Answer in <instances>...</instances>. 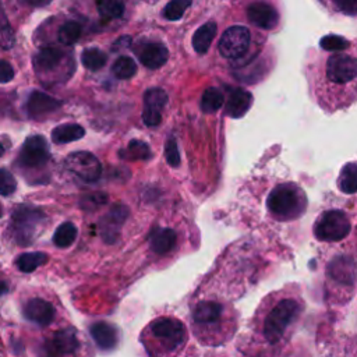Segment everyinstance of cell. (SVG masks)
Here are the masks:
<instances>
[{
  "mask_svg": "<svg viewBox=\"0 0 357 357\" xmlns=\"http://www.w3.org/2000/svg\"><path fill=\"white\" fill-rule=\"evenodd\" d=\"M167 103V93L160 88H149L144 93L142 121L146 127H156L162 121V110Z\"/></svg>",
  "mask_w": 357,
  "mask_h": 357,
  "instance_id": "cell-13",
  "label": "cell"
},
{
  "mask_svg": "<svg viewBox=\"0 0 357 357\" xmlns=\"http://www.w3.org/2000/svg\"><path fill=\"white\" fill-rule=\"evenodd\" d=\"M60 106H61L60 100L40 91H32L25 103L26 113L31 119H42L56 112Z\"/></svg>",
  "mask_w": 357,
  "mask_h": 357,
  "instance_id": "cell-15",
  "label": "cell"
},
{
  "mask_svg": "<svg viewBox=\"0 0 357 357\" xmlns=\"http://www.w3.org/2000/svg\"><path fill=\"white\" fill-rule=\"evenodd\" d=\"M319 45L324 50L328 52H340L349 47L350 42L339 35H326L319 40Z\"/></svg>",
  "mask_w": 357,
  "mask_h": 357,
  "instance_id": "cell-35",
  "label": "cell"
},
{
  "mask_svg": "<svg viewBox=\"0 0 357 357\" xmlns=\"http://www.w3.org/2000/svg\"><path fill=\"white\" fill-rule=\"evenodd\" d=\"M238 326L233 307L216 298L197 301L190 314V328L202 346L219 347L229 343Z\"/></svg>",
  "mask_w": 357,
  "mask_h": 357,
  "instance_id": "cell-2",
  "label": "cell"
},
{
  "mask_svg": "<svg viewBox=\"0 0 357 357\" xmlns=\"http://www.w3.org/2000/svg\"><path fill=\"white\" fill-rule=\"evenodd\" d=\"M350 230L349 216L339 209L321 213L314 225V234L321 241H340L349 236Z\"/></svg>",
  "mask_w": 357,
  "mask_h": 357,
  "instance_id": "cell-7",
  "label": "cell"
},
{
  "mask_svg": "<svg viewBox=\"0 0 357 357\" xmlns=\"http://www.w3.org/2000/svg\"><path fill=\"white\" fill-rule=\"evenodd\" d=\"M305 304L294 291L282 290L268 296L250 324L247 351L261 357H280L300 324Z\"/></svg>",
  "mask_w": 357,
  "mask_h": 357,
  "instance_id": "cell-1",
  "label": "cell"
},
{
  "mask_svg": "<svg viewBox=\"0 0 357 357\" xmlns=\"http://www.w3.org/2000/svg\"><path fill=\"white\" fill-rule=\"evenodd\" d=\"M251 105H252V95L243 88H234V89H230L229 92V98L225 105V113L229 117L240 119L250 110Z\"/></svg>",
  "mask_w": 357,
  "mask_h": 357,
  "instance_id": "cell-19",
  "label": "cell"
},
{
  "mask_svg": "<svg viewBox=\"0 0 357 357\" xmlns=\"http://www.w3.org/2000/svg\"><path fill=\"white\" fill-rule=\"evenodd\" d=\"M329 273L333 279L340 280L343 283H354V266L353 264L350 266H347V259L342 258V259H336L329 266Z\"/></svg>",
  "mask_w": 357,
  "mask_h": 357,
  "instance_id": "cell-28",
  "label": "cell"
},
{
  "mask_svg": "<svg viewBox=\"0 0 357 357\" xmlns=\"http://www.w3.org/2000/svg\"><path fill=\"white\" fill-rule=\"evenodd\" d=\"M3 152H4V148H3V145H1V144H0V156H1V155H3Z\"/></svg>",
  "mask_w": 357,
  "mask_h": 357,
  "instance_id": "cell-41",
  "label": "cell"
},
{
  "mask_svg": "<svg viewBox=\"0 0 357 357\" xmlns=\"http://www.w3.org/2000/svg\"><path fill=\"white\" fill-rule=\"evenodd\" d=\"M216 31H218V25L216 22L213 21H208L205 22L204 25H201L192 35V39H191V43H192V47L194 50L198 53V54H205L209 47H211V43L216 35Z\"/></svg>",
  "mask_w": 357,
  "mask_h": 357,
  "instance_id": "cell-21",
  "label": "cell"
},
{
  "mask_svg": "<svg viewBox=\"0 0 357 357\" xmlns=\"http://www.w3.org/2000/svg\"><path fill=\"white\" fill-rule=\"evenodd\" d=\"M107 61V56L98 47H89L85 49L81 53V63L85 68L91 71H98L100 70Z\"/></svg>",
  "mask_w": 357,
  "mask_h": 357,
  "instance_id": "cell-26",
  "label": "cell"
},
{
  "mask_svg": "<svg viewBox=\"0 0 357 357\" xmlns=\"http://www.w3.org/2000/svg\"><path fill=\"white\" fill-rule=\"evenodd\" d=\"M50 159V149L43 135L35 134L28 137L20 151L18 165L22 169L33 170L43 167Z\"/></svg>",
  "mask_w": 357,
  "mask_h": 357,
  "instance_id": "cell-8",
  "label": "cell"
},
{
  "mask_svg": "<svg viewBox=\"0 0 357 357\" xmlns=\"http://www.w3.org/2000/svg\"><path fill=\"white\" fill-rule=\"evenodd\" d=\"M96 8L99 15L105 20H116L120 18L124 13V4L121 1H116V0H102L96 3Z\"/></svg>",
  "mask_w": 357,
  "mask_h": 357,
  "instance_id": "cell-31",
  "label": "cell"
},
{
  "mask_svg": "<svg viewBox=\"0 0 357 357\" xmlns=\"http://www.w3.org/2000/svg\"><path fill=\"white\" fill-rule=\"evenodd\" d=\"M248 21L261 29H273L279 22L278 11L268 3H252L247 7Z\"/></svg>",
  "mask_w": 357,
  "mask_h": 357,
  "instance_id": "cell-16",
  "label": "cell"
},
{
  "mask_svg": "<svg viewBox=\"0 0 357 357\" xmlns=\"http://www.w3.org/2000/svg\"><path fill=\"white\" fill-rule=\"evenodd\" d=\"M123 155L127 159H149L151 158V151H149V148L145 142L134 139L128 144V146L123 152Z\"/></svg>",
  "mask_w": 357,
  "mask_h": 357,
  "instance_id": "cell-34",
  "label": "cell"
},
{
  "mask_svg": "<svg viewBox=\"0 0 357 357\" xmlns=\"http://www.w3.org/2000/svg\"><path fill=\"white\" fill-rule=\"evenodd\" d=\"M326 357H356V344L354 340L350 343V346H339L333 349Z\"/></svg>",
  "mask_w": 357,
  "mask_h": 357,
  "instance_id": "cell-38",
  "label": "cell"
},
{
  "mask_svg": "<svg viewBox=\"0 0 357 357\" xmlns=\"http://www.w3.org/2000/svg\"><path fill=\"white\" fill-rule=\"evenodd\" d=\"M15 190H17V181L14 176L6 169H0V195L10 197L15 192Z\"/></svg>",
  "mask_w": 357,
  "mask_h": 357,
  "instance_id": "cell-36",
  "label": "cell"
},
{
  "mask_svg": "<svg viewBox=\"0 0 357 357\" xmlns=\"http://www.w3.org/2000/svg\"><path fill=\"white\" fill-rule=\"evenodd\" d=\"M113 74L120 79H128L137 74V64L130 56H120L112 66Z\"/></svg>",
  "mask_w": 357,
  "mask_h": 357,
  "instance_id": "cell-30",
  "label": "cell"
},
{
  "mask_svg": "<svg viewBox=\"0 0 357 357\" xmlns=\"http://www.w3.org/2000/svg\"><path fill=\"white\" fill-rule=\"evenodd\" d=\"M137 54H138L139 61L145 67L155 70V68L162 67L167 61L169 50L163 43L146 42V43H142L139 46V49H137Z\"/></svg>",
  "mask_w": 357,
  "mask_h": 357,
  "instance_id": "cell-17",
  "label": "cell"
},
{
  "mask_svg": "<svg viewBox=\"0 0 357 357\" xmlns=\"http://www.w3.org/2000/svg\"><path fill=\"white\" fill-rule=\"evenodd\" d=\"M266 206L273 218L293 220L304 213L307 198L304 191L294 183H283L269 192Z\"/></svg>",
  "mask_w": 357,
  "mask_h": 357,
  "instance_id": "cell-5",
  "label": "cell"
},
{
  "mask_svg": "<svg viewBox=\"0 0 357 357\" xmlns=\"http://www.w3.org/2000/svg\"><path fill=\"white\" fill-rule=\"evenodd\" d=\"M81 25L77 21H66L57 32V39L64 46L74 45L81 36Z\"/></svg>",
  "mask_w": 357,
  "mask_h": 357,
  "instance_id": "cell-29",
  "label": "cell"
},
{
  "mask_svg": "<svg viewBox=\"0 0 357 357\" xmlns=\"http://www.w3.org/2000/svg\"><path fill=\"white\" fill-rule=\"evenodd\" d=\"M89 333L99 349L102 350H113L119 343V331L114 325L98 321L89 326Z\"/></svg>",
  "mask_w": 357,
  "mask_h": 357,
  "instance_id": "cell-18",
  "label": "cell"
},
{
  "mask_svg": "<svg viewBox=\"0 0 357 357\" xmlns=\"http://www.w3.org/2000/svg\"><path fill=\"white\" fill-rule=\"evenodd\" d=\"M45 213L31 205H20L13 211L10 220V233L15 243L21 247L28 245L38 236L39 227L43 225Z\"/></svg>",
  "mask_w": 357,
  "mask_h": 357,
  "instance_id": "cell-6",
  "label": "cell"
},
{
  "mask_svg": "<svg viewBox=\"0 0 357 357\" xmlns=\"http://www.w3.org/2000/svg\"><path fill=\"white\" fill-rule=\"evenodd\" d=\"M47 259H49V257L45 252H39V251L25 252L17 258L15 265L21 272L29 273V272H33L35 269H38L39 266L45 265L47 262Z\"/></svg>",
  "mask_w": 357,
  "mask_h": 357,
  "instance_id": "cell-23",
  "label": "cell"
},
{
  "mask_svg": "<svg viewBox=\"0 0 357 357\" xmlns=\"http://www.w3.org/2000/svg\"><path fill=\"white\" fill-rule=\"evenodd\" d=\"M188 342V329L173 315L153 318L139 333L146 357H178Z\"/></svg>",
  "mask_w": 357,
  "mask_h": 357,
  "instance_id": "cell-3",
  "label": "cell"
},
{
  "mask_svg": "<svg viewBox=\"0 0 357 357\" xmlns=\"http://www.w3.org/2000/svg\"><path fill=\"white\" fill-rule=\"evenodd\" d=\"M67 60H71V59L67 56L66 52L54 46H46L39 49L35 53L32 59V64H33L35 73L39 77L45 78V77L54 75L57 71H60V68H63V66L74 67V63L67 64Z\"/></svg>",
  "mask_w": 357,
  "mask_h": 357,
  "instance_id": "cell-9",
  "label": "cell"
},
{
  "mask_svg": "<svg viewBox=\"0 0 357 357\" xmlns=\"http://www.w3.org/2000/svg\"><path fill=\"white\" fill-rule=\"evenodd\" d=\"M325 74L331 82H335L339 85L351 82L357 74L356 59L350 54L335 53L326 61Z\"/></svg>",
  "mask_w": 357,
  "mask_h": 357,
  "instance_id": "cell-12",
  "label": "cell"
},
{
  "mask_svg": "<svg viewBox=\"0 0 357 357\" xmlns=\"http://www.w3.org/2000/svg\"><path fill=\"white\" fill-rule=\"evenodd\" d=\"M22 314L29 322L40 328L49 326L56 319L54 305L50 301L40 297L29 298L22 307Z\"/></svg>",
  "mask_w": 357,
  "mask_h": 357,
  "instance_id": "cell-14",
  "label": "cell"
},
{
  "mask_svg": "<svg viewBox=\"0 0 357 357\" xmlns=\"http://www.w3.org/2000/svg\"><path fill=\"white\" fill-rule=\"evenodd\" d=\"M165 158H166V162L172 167H177L180 165L178 146H177V142H176L174 137H172V135L166 139V144H165Z\"/></svg>",
  "mask_w": 357,
  "mask_h": 357,
  "instance_id": "cell-37",
  "label": "cell"
},
{
  "mask_svg": "<svg viewBox=\"0 0 357 357\" xmlns=\"http://www.w3.org/2000/svg\"><path fill=\"white\" fill-rule=\"evenodd\" d=\"M7 291H8V284H7L6 282H1V280H0V296L6 294Z\"/></svg>",
  "mask_w": 357,
  "mask_h": 357,
  "instance_id": "cell-40",
  "label": "cell"
},
{
  "mask_svg": "<svg viewBox=\"0 0 357 357\" xmlns=\"http://www.w3.org/2000/svg\"><path fill=\"white\" fill-rule=\"evenodd\" d=\"M176 243H177V234L173 229H169V227H156L152 230L149 236L151 250L158 255L170 252L174 248Z\"/></svg>",
  "mask_w": 357,
  "mask_h": 357,
  "instance_id": "cell-20",
  "label": "cell"
},
{
  "mask_svg": "<svg viewBox=\"0 0 357 357\" xmlns=\"http://www.w3.org/2000/svg\"><path fill=\"white\" fill-rule=\"evenodd\" d=\"M14 78V68L6 60H0V84L10 82Z\"/></svg>",
  "mask_w": 357,
  "mask_h": 357,
  "instance_id": "cell-39",
  "label": "cell"
},
{
  "mask_svg": "<svg viewBox=\"0 0 357 357\" xmlns=\"http://www.w3.org/2000/svg\"><path fill=\"white\" fill-rule=\"evenodd\" d=\"M45 357H95L89 340L74 326H64L52 332L43 342Z\"/></svg>",
  "mask_w": 357,
  "mask_h": 357,
  "instance_id": "cell-4",
  "label": "cell"
},
{
  "mask_svg": "<svg viewBox=\"0 0 357 357\" xmlns=\"http://www.w3.org/2000/svg\"><path fill=\"white\" fill-rule=\"evenodd\" d=\"M1 212H3V209H1V205H0V216H1Z\"/></svg>",
  "mask_w": 357,
  "mask_h": 357,
  "instance_id": "cell-42",
  "label": "cell"
},
{
  "mask_svg": "<svg viewBox=\"0 0 357 357\" xmlns=\"http://www.w3.org/2000/svg\"><path fill=\"white\" fill-rule=\"evenodd\" d=\"M84 134H85V130L79 124H74V123L60 124L56 128H53L52 141L54 144H67V142H73L82 138Z\"/></svg>",
  "mask_w": 357,
  "mask_h": 357,
  "instance_id": "cell-22",
  "label": "cell"
},
{
  "mask_svg": "<svg viewBox=\"0 0 357 357\" xmlns=\"http://www.w3.org/2000/svg\"><path fill=\"white\" fill-rule=\"evenodd\" d=\"M66 166L71 173H74L77 177L86 183L96 181L100 177L102 172V166L98 158L91 152L85 151L70 153L66 159Z\"/></svg>",
  "mask_w": 357,
  "mask_h": 357,
  "instance_id": "cell-11",
  "label": "cell"
},
{
  "mask_svg": "<svg viewBox=\"0 0 357 357\" xmlns=\"http://www.w3.org/2000/svg\"><path fill=\"white\" fill-rule=\"evenodd\" d=\"M191 6V1L187 0H173L166 4L163 10L165 18L169 21H177L184 15V11Z\"/></svg>",
  "mask_w": 357,
  "mask_h": 357,
  "instance_id": "cell-33",
  "label": "cell"
},
{
  "mask_svg": "<svg viewBox=\"0 0 357 357\" xmlns=\"http://www.w3.org/2000/svg\"><path fill=\"white\" fill-rule=\"evenodd\" d=\"M225 96L219 88H206L201 98V109L204 113H213L222 107Z\"/></svg>",
  "mask_w": 357,
  "mask_h": 357,
  "instance_id": "cell-25",
  "label": "cell"
},
{
  "mask_svg": "<svg viewBox=\"0 0 357 357\" xmlns=\"http://www.w3.org/2000/svg\"><path fill=\"white\" fill-rule=\"evenodd\" d=\"M15 43L14 31L8 22L6 11L0 3V46L3 49H11Z\"/></svg>",
  "mask_w": 357,
  "mask_h": 357,
  "instance_id": "cell-32",
  "label": "cell"
},
{
  "mask_svg": "<svg viewBox=\"0 0 357 357\" xmlns=\"http://www.w3.org/2000/svg\"><path fill=\"white\" fill-rule=\"evenodd\" d=\"M77 234H78V230L75 225L71 222H64L56 229L53 234V243L59 248H67L75 241Z\"/></svg>",
  "mask_w": 357,
  "mask_h": 357,
  "instance_id": "cell-24",
  "label": "cell"
},
{
  "mask_svg": "<svg viewBox=\"0 0 357 357\" xmlns=\"http://www.w3.org/2000/svg\"><path fill=\"white\" fill-rule=\"evenodd\" d=\"M250 40L251 35L245 26L233 25L223 32L219 40V52L226 59H238L247 52Z\"/></svg>",
  "mask_w": 357,
  "mask_h": 357,
  "instance_id": "cell-10",
  "label": "cell"
},
{
  "mask_svg": "<svg viewBox=\"0 0 357 357\" xmlns=\"http://www.w3.org/2000/svg\"><path fill=\"white\" fill-rule=\"evenodd\" d=\"M357 167L356 163H347L343 166L337 184L339 188L346 192V194H354L356 192V187H357Z\"/></svg>",
  "mask_w": 357,
  "mask_h": 357,
  "instance_id": "cell-27",
  "label": "cell"
}]
</instances>
